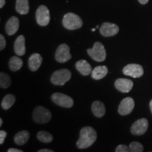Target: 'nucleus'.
<instances>
[{
    "mask_svg": "<svg viewBox=\"0 0 152 152\" xmlns=\"http://www.w3.org/2000/svg\"><path fill=\"white\" fill-rule=\"evenodd\" d=\"M7 151L8 152H23L22 150L15 149V148H11V149H9Z\"/></svg>",
    "mask_w": 152,
    "mask_h": 152,
    "instance_id": "30",
    "label": "nucleus"
},
{
    "mask_svg": "<svg viewBox=\"0 0 152 152\" xmlns=\"http://www.w3.org/2000/svg\"><path fill=\"white\" fill-rule=\"evenodd\" d=\"M15 101H16V97L14 95L11 94L6 95L1 102V107L3 109L8 110L13 106V104H14Z\"/></svg>",
    "mask_w": 152,
    "mask_h": 152,
    "instance_id": "23",
    "label": "nucleus"
},
{
    "mask_svg": "<svg viewBox=\"0 0 152 152\" xmlns=\"http://www.w3.org/2000/svg\"><path fill=\"white\" fill-rule=\"evenodd\" d=\"M87 52L89 56L96 61L102 62L106 59V53L105 48L104 45L99 42H95L92 48L88 49Z\"/></svg>",
    "mask_w": 152,
    "mask_h": 152,
    "instance_id": "3",
    "label": "nucleus"
},
{
    "mask_svg": "<svg viewBox=\"0 0 152 152\" xmlns=\"http://www.w3.org/2000/svg\"><path fill=\"white\" fill-rule=\"evenodd\" d=\"M63 26L68 30H77L82 27L83 20L77 15L73 13H68L63 18Z\"/></svg>",
    "mask_w": 152,
    "mask_h": 152,
    "instance_id": "2",
    "label": "nucleus"
},
{
    "mask_svg": "<svg viewBox=\"0 0 152 152\" xmlns=\"http://www.w3.org/2000/svg\"><path fill=\"white\" fill-rule=\"evenodd\" d=\"M5 4V0H0V8H2V7Z\"/></svg>",
    "mask_w": 152,
    "mask_h": 152,
    "instance_id": "33",
    "label": "nucleus"
},
{
    "mask_svg": "<svg viewBox=\"0 0 152 152\" xmlns=\"http://www.w3.org/2000/svg\"><path fill=\"white\" fill-rule=\"evenodd\" d=\"M30 138V133L27 130H23L17 133L14 136V142L17 145H23L28 141Z\"/></svg>",
    "mask_w": 152,
    "mask_h": 152,
    "instance_id": "20",
    "label": "nucleus"
},
{
    "mask_svg": "<svg viewBox=\"0 0 152 152\" xmlns=\"http://www.w3.org/2000/svg\"><path fill=\"white\" fill-rule=\"evenodd\" d=\"M2 123H3V121H2V119L0 118V126H1V125H2Z\"/></svg>",
    "mask_w": 152,
    "mask_h": 152,
    "instance_id": "35",
    "label": "nucleus"
},
{
    "mask_svg": "<svg viewBox=\"0 0 152 152\" xmlns=\"http://www.w3.org/2000/svg\"><path fill=\"white\" fill-rule=\"evenodd\" d=\"M108 68L105 66H96L94 68L92 71V77L94 80H98L104 78L105 76L108 74Z\"/></svg>",
    "mask_w": 152,
    "mask_h": 152,
    "instance_id": "19",
    "label": "nucleus"
},
{
    "mask_svg": "<svg viewBox=\"0 0 152 152\" xmlns=\"http://www.w3.org/2000/svg\"><path fill=\"white\" fill-rule=\"evenodd\" d=\"M123 72L125 75L130 76V77L137 78V77H140L143 75L144 69L141 65L131 64L125 66L123 70Z\"/></svg>",
    "mask_w": 152,
    "mask_h": 152,
    "instance_id": "9",
    "label": "nucleus"
},
{
    "mask_svg": "<svg viewBox=\"0 0 152 152\" xmlns=\"http://www.w3.org/2000/svg\"><path fill=\"white\" fill-rule=\"evenodd\" d=\"M115 87L123 93H128L133 87V82L129 79L118 78L115 82Z\"/></svg>",
    "mask_w": 152,
    "mask_h": 152,
    "instance_id": "13",
    "label": "nucleus"
},
{
    "mask_svg": "<svg viewBox=\"0 0 152 152\" xmlns=\"http://www.w3.org/2000/svg\"><path fill=\"white\" fill-rule=\"evenodd\" d=\"M29 1L28 0H16V10L18 14L25 15L29 12Z\"/></svg>",
    "mask_w": 152,
    "mask_h": 152,
    "instance_id": "21",
    "label": "nucleus"
},
{
    "mask_svg": "<svg viewBox=\"0 0 152 152\" xmlns=\"http://www.w3.org/2000/svg\"><path fill=\"white\" fill-rule=\"evenodd\" d=\"M97 138L96 131L90 126L84 127L80 132V137L77 140V147L80 149H87L94 143Z\"/></svg>",
    "mask_w": 152,
    "mask_h": 152,
    "instance_id": "1",
    "label": "nucleus"
},
{
    "mask_svg": "<svg viewBox=\"0 0 152 152\" xmlns=\"http://www.w3.org/2000/svg\"><path fill=\"white\" fill-rule=\"evenodd\" d=\"M129 149L131 152H142L144 151V147L140 142H132L129 145Z\"/></svg>",
    "mask_w": 152,
    "mask_h": 152,
    "instance_id": "26",
    "label": "nucleus"
},
{
    "mask_svg": "<svg viewBox=\"0 0 152 152\" xmlns=\"http://www.w3.org/2000/svg\"><path fill=\"white\" fill-rule=\"evenodd\" d=\"M37 137L39 141L44 143H49V142H52L53 140V136L50 133L46 131H39L37 133Z\"/></svg>",
    "mask_w": 152,
    "mask_h": 152,
    "instance_id": "24",
    "label": "nucleus"
},
{
    "mask_svg": "<svg viewBox=\"0 0 152 152\" xmlns=\"http://www.w3.org/2000/svg\"><path fill=\"white\" fill-rule=\"evenodd\" d=\"M115 151L116 152H128L130 151L129 147H127L125 144H120L115 149Z\"/></svg>",
    "mask_w": 152,
    "mask_h": 152,
    "instance_id": "27",
    "label": "nucleus"
},
{
    "mask_svg": "<svg viewBox=\"0 0 152 152\" xmlns=\"http://www.w3.org/2000/svg\"><path fill=\"white\" fill-rule=\"evenodd\" d=\"M139 1H140V4H146L148 1H149V0H138Z\"/></svg>",
    "mask_w": 152,
    "mask_h": 152,
    "instance_id": "32",
    "label": "nucleus"
},
{
    "mask_svg": "<svg viewBox=\"0 0 152 152\" xmlns=\"http://www.w3.org/2000/svg\"><path fill=\"white\" fill-rule=\"evenodd\" d=\"M55 58L58 62L65 63L71 58L70 48L66 44H62L58 47L55 54Z\"/></svg>",
    "mask_w": 152,
    "mask_h": 152,
    "instance_id": "8",
    "label": "nucleus"
},
{
    "mask_svg": "<svg viewBox=\"0 0 152 152\" xmlns=\"http://www.w3.org/2000/svg\"><path fill=\"white\" fill-rule=\"evenodd\" d=\"M71 78V73L68 69H61L56 71L51 77L52 84L58 86L65 85Z\"/></svg>",
    "mask_w": 152,
    "mask_h": 152,
    "instance_id": "5",
    "label": "nucleus"
},
{
    "mask_svg": "<svg viewBox=\"0 0 152 152\" xmlns=\"http://www.w3.org/2000/svg\"><path fill=\"white\" fill-rule=\"evenodd\" d=\"M95 30H96V29H95V28H92V32H94V31H95Z\"/></svg>",
    "mask_w": 152,
    "mask_h": 152,
    "instance_id": "36",
    "label": "nucleus"
},
{
    "mask_svg": "<svg viewBox=\"0 0 152 152\" xmlns=\"http://www.w3.org/2000/svg\"><path fill=\"white\" fill-rule=\"evenodd\" d=\"M149 123L146 118L137 120L131 127V132L134 135H142L147 132Z\"/></svg>",
    "mask_w": 152,
    "mask_h": 152,
    "instance_id": "10",
    "label": "nucleus"
},
{
    "mask_svg": "<svg viewBox=\"0 0 152 152\" xmlns=\"http://www.w3.org/2000/svg\"><path fill=\"white\" fill-rule=\"evenodd\" d=\"M7 132L4 130L0 131V144H2L4 142L5 138L7 137Z\"/></svg>",
    "mask_w": 152,
    "mask_h": 152,
    "instance_id": "29",
    "label": "nucleus"
},
{
    "mask_svg": "<svg viewBox=\"0 0 152 152\" xmlns=\"http://www.w3.org/2000/svg\"><path fill=\"white\" fill-rule=\"evenodd\" d=\"M33 118L35 122L39 124H45L48 123L52 118V113L46 108L43 106H37L33 113Z\"/></svg>",
    "mask_w": 152,
    "mask_h": 152,
    "instance_id": "4",
    "label": "nucleus"
},
{
    "mask_svg": "<svg viewBox=\"0 0 152 152\" xmlns=\"http://www.w3.org/2000/svg\"><path fill=\"white\" fill-rule=\"evenodd\" d=\"M19 28L18 18L16 16H12L9 19L5 26V30L8 35H13L18 31Z\"/></svg>",
    "mask_w": 152,
    "mask_h": 152,
    "instance_id": "14",
    "label": "nucleus"
},
{
    "mask_svg": "<svg viewBox=\"0 0 152 152\" xmlns=\"http://www.w3.org/2000/svg\"><path fill=\"white\" fill-rule=\"evenodd\" d=\"M54 151L52 149H42L38 151V152H53Z\"/></svg>",
    "mask_w": 152,
    "mask_h": 152,
    "instance_id": "31",
    "label": "nucleus"
},
{
    "mask_svg": "<svg viewBox=\"0 0 152 152\" xmlns=\"http://www.w3.org/2000/svg\"><path fill=\"white\" fill-rule=\"evenodd\" d=\"M149 106H150V109H151V111L152 113V99L151 100V102H150L149 103Z\"/></svg>",
    "mask_w": 152,
    "mask_h": 152,
    "instance_id": "34",
    "label": "nucleus"
},
{
    "mask_svg": "<svg viewBox=\"0 0 152 152\" xmlns=\"http://www.w3.org/2000/svg\"><path fill=\"white\" fill-rule=\"evenodd\" d=\"M6 45H7V42H6L4 37L2 35H0V50H3L5 48Z\"/></svg>",
    "mask_w": 152,
    "mask_h": 152,
    "instance_id": "28",
    "label": "nucleus"
},
{
    "mask_svg": "<svg viewBox=\"0 0 152 152\" xmlns=\"http://www.w3.org/2000/svg\"><path fill=\"white\" fill-rule=\"evenodd\" d=\"M42 63V57L41 55L37 53L33 54L30 56L28 59V66L30 71H36L40 67Z\"/></svg>",
    "mask_w": 152,
    "mask_h": 152,
    "instance_id": "15",
    "label": "nucleus"
},
{
    "mask_svg": "<svg viewBox=\"0 0 152 152\" xmlns=\"http://www.w3.org/2000/svg\"><path fill=\"white\" fill-rule=\"evenodd\" d=\"M52 100L56 105L64 108H71L74 104L73 99L71 96L59 92L54 93L52 95Z\"/></svg>",
    "mask_w": 152,
    "mask_h": 152,
    "instance_id": "6",
    "label": "nucleus"
},
{
    "mask_svg": "<svg viewBox=\"0 0 152 152\" xmlns=\"http://www.w3.org/2000/svg\"><path fill=\"white\" fill-rule=\"evenodd\" d=\"M118 32V26L111 23H104L100 27V33L104 37H112L116 35Z\"/></svg>",
    "mask_w": 152,
    "mask_h": 152,
    "instance_id": "12",
    "label": "nucleus"
},
{
    "mask_svg": "<svg viewBox=\"0 0 152 152\" xmlns=\"http://www.w3.org/2000/svg\"><path fill=\"white\" fill-rule=\"evenodd\" d=\"M92 111L96 117L102 118L106 113L105 106L100 101H95L92 104Z\"/></svg>",
    "mask_w": 152,
    "mask_h": 152,
    "instance_id": "18",
    "label": "nucleus"
},
{
    "mask_svg": "<svg viewBox=\"0 0 152 152\" xmlns=\"http://www.w3.org/2000/svg\"><path fill=\"white\" fill-rule=\"evenodd\" d=\"M36 20L41 26H46L50 21L49 11L46 6L41 5L36 11Z\"/></svg>",
    "mask_w": 152,
    "mask_h": 152,
    "instance_id": "7",
    "label": "nucleus"
},
{
    "mask_svg": "<svg viewBox=\"0 0 152 152\" xmlns=\"http://www.w3.org/2000/svg\"><path fill=\"white\" fill-rule=\"evenodd\" d=\"M76 69L83 75L87 76L92 73V69L90 64L85 60H80L75 64Z\"/></svg>",
    "mask_w": 152,
    "mask_h": 152,
    "instance_id": "17",
    "label": "nucleus"
},
{
    "mask_svg": "<svg viewBox=\"0 0 152 152\" xmlns=\"http://www.w3.org/2000/svg\"><path fill=\"white\" fill-rule=\"evenodd\" d=\"M14 52L18 56H23L26 54V40L23 35L18 36L15 40Z\"/></svg>",
    "mask_w": 152,
    "mask_h": 152,
    "instance_id": "16",
    "label": "nucleus"
},
{
    "mask_svg": "<svg viewBox=\"0 0 152 152\" xmlns=\"http://www.w3.org/2000/svg\"><path fill=\"white\" fill-rule=\"evenodd\" d=\"M11 80L8 74L1 72L0 73V87L3 89H7L11 85Z\"/></svg>",
    "mask_w": 152,
    "mask_h": 152,
    "instance_id": "25",
    "label": "nucleus"
},
{
    "mask_svg": "<svg viewBox=\"0 0 152 152\" xmlns=\"http://www.w3.org/2000/svg\"><path fill=\"white\" fill-rule=\"evenodd\" d=\"M9 66L11 71H17L23 66V61L18 56L11 57L9 60Z\"/></svg>",
    "mask_w": 152,
    "mask_h": 152,
    "instance_id": "22",
    "label": "nucleus"
},
{
    "mask_svg": "<svg viewBox=\"0 0 152 152\" xmlns=\"http://www.w3.org/2000/svg\"><path fill=\"white\" fill-rule=\"evenodd\" d=\"M134 107V102L131 97H126L121 101L118 106V113L121 115H126L132 111Z\"/></svg>",
    "mask_w": 152,
    "mask_h": 152,
    "instance_id": "11",
    "label": "nucleus"
}]
</instances>
